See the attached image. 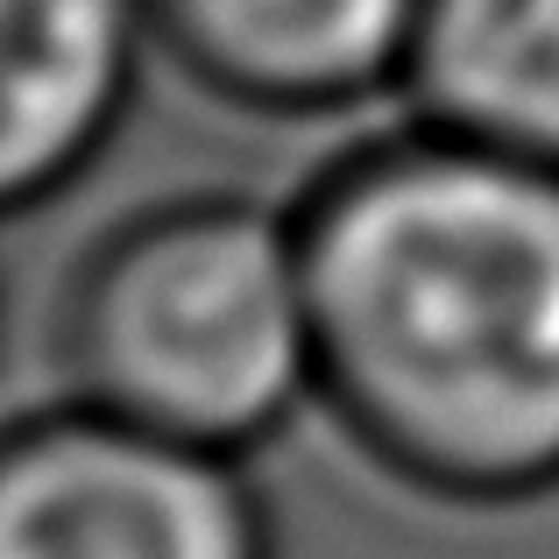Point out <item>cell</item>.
I'll use <instances>...</instances> for the list:
<instances>
[{
	"label": "cell",
	"instance_id": "6da1fadb",
	"mask_svg": "<svg viewBox=\"0 0 559 559\" xmlns=\"http://www.w3.org/2000/svg\"><path fill=\"white\" fill-rule=\"evenodd\" d=\"M290 213L333 432L453 510L559 496V170L411 114Z\"/></svg>",
	"mask_w": 559,
	"mask_h": 559
},
{
	"label": "cell",
	"instance_id": "7a4b0ae2",
	"mask_svg": "<svg viewBox=\"0 0 559 559\" xmlns=\"http://www.w3.org/2000/svg\"><path fill=\"white\" fill-rule=\"evenodd\" d=\"M57 369L85 404L248 461L319 404L298 213L178 191L99 227L57 298Z\"/></svg>",
	"mask_w": 559,
	"mask_h": 559
},
{
	"label": "cell",
	"instance_id": "3957f363",
	"mask_svg": "<svg viewBox=\"0 0 559 559\" xmlns=\"http://www.w3.org/2000/svg\"><path fill=\"white\" fill-rule=\"evenodd\" d=\"M0 559H276L248 461L57 396L0 418Z\"/></svg>",
	"mask_w": 559,
	"mask_h": 559
},
{
	"label": "cell",
	"instance_id": "277c9868",
	"mask_svg": "<svg viewBox=\"0 0 559 559\" xmlns=\"http://www.w3.org/2000/svg\"><path fill=\"white\" fill-rule=\"evenodd\" d=\"M425 0H150L156 57L227 114L333 121L404 93Z\"/></svg>",
	"mask_w": 559,
	"mask_h": 559
},
{
	"label": "cell",
	"instance_id": "5b68a950",
	"mask_svg": "<svg viewBox=\"0 0 559 559\" xmlns=\"http://www.w3.org/2000/svg\"><path fill=\"white\" fill-rule=\"evenodd\" d=\"M150 57V0H0V219L93 178Z\"/></svg>",
	"mask_w": 559,
	"mask_h": 559
},
{
	"label": "cell",
	"instance_id": "8992f818",
	"mask_svg": "<svg viewBox=\"0 0 559 559\" xmlns=\"http://www.w3.org/2000/svg\"><path fill=\"white\" fill-rule=\"evenodd\" d=\"M404 99L432 128L559 170V0H425Z\"/></svg>",
	"mask_w": 559,
	"mask_h": 559
}]
</instances>
